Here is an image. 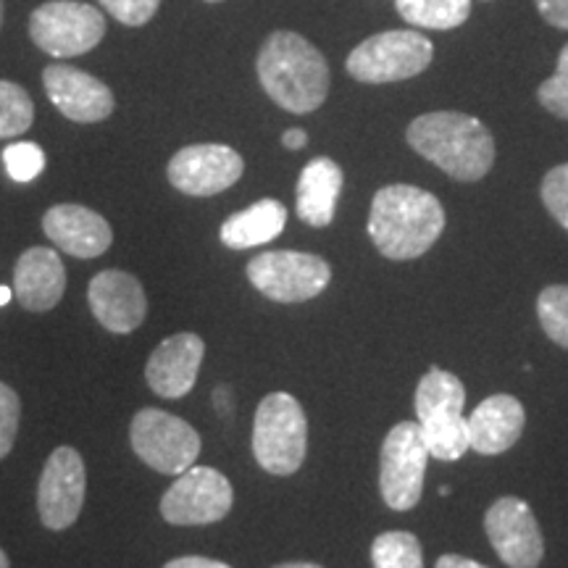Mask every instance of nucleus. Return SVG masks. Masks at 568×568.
Segmentation results:
<instances>
[{"label": "nucleus", "instance_id": "nucleus-13", "mask_svg": "<svg viewBox=\"0 0 568 568\" xmlns=\"http://www.w3.org/2000/svg\"><path fill=\"white\" fill-rule=\"evenodd\" d=\"M245 172V161L230 145H190L169 161V182L184 195L209 197L230 190Z\"/></svg>", "mask_w": 568, "mask_h": 568}, {"label": "nucleus", "instance_id": "nucleus-10", "mask_svg": "<svg viewBox=\"0 0 568 568\" xmlns=\"http://www.w3.org/2000/svg\"><path fill=\"white\" fill-rule=\"evenodd\" d=\"M230 479L211 466H190L161 497V516L174 527H205L232 510Z\"/></svg>", "mask_w": 568, "mask_h": 568}, {"label": "nucleus", "instance_id": "nucleus-2", "mask_svg": "<svg viewBox=\"0 0 568 568\" xmlns=\"http://www.w3.org/2000/svg\"><path fill=\"white\" fill-rule=\"evenodd\" d=\"M406 138L418 155L435 163L453 180L477 182L495 163L493 134L468 113H424L410 122Z\"/></svg>", "mask_w": 568, "mask_h": 568}, {"label": "nucleus", "instance_id": "nucleus-7", "mask_svg": "<svg viewBox=\"0 0 568 568\" xmlns=\"http://www.w3.org/2000/svg\"><path fill=\"white\" fill-rule=\"evenodd\" d=\"M130 439L142 464L174 477L195 466L201 456V435L193 426L159 408H145L132 418Z\"/></svg>", "mask_w": 568, "mask_h": 568}, {"label": "nucleus", "instance_id": "nucleus-18", "mask_svg": "<svg viewBox=\"0 0 568 568\" xmlns=\"http://www.w3.org/2000/svg\"><path fill=\"white\" fill-rule=\"evenodd\" d=\"M42 230H45L48 240L55 247L74 255V258H98L113 243L111 224L105 222L101 213L77 203L53 205L42 216Z\"/></svg>", "mask_w": 568, "mask_h": 568}, {"label": "nucleus", "instance_id": "nucleus-22", "mask_svg": "<svg viewBox=\"0 0 568 568\" xmlns=\"http://www.w3.org/2000/svg\"><path fill=\"white\" fill-rule=\"evenodd\" d=\"M284 224H287V209L280 201L264 197V201L253 203L251 209L226 219L222 224V243L232 251L266 245L274 237H280Z\"/></svg>", "mask_w": 568, "mask_h": 568}, {"label": "nucleus", "instance_id": "nucleus-24", "mask_svg": "<svg viewBox=\"0 0 568 568\" xmlns=\"http://www.w3.org/2000/svg\"><path fill=\"white\" fill-rule=\"evenodd\" d=\"M374 568H424L422 542L410 531H385L372 545Z\"/></svg>", "mask_w": 568, "mask_h": 568}, {"label": "nucleus", "instance_id": "nucleus-21", "mask_svg": "<svg viewBox=\"0 0 568 568\" xmlns=\"http://www.w3.org/2000/svg\"><path fill=\"white\" fill-rule=\"evenodd\" d=\"M343 190V169L332 159H314L297 180V216L308 226H329Z\"/></svg>", "mask_w": 568, "mask_h": 568}, {"label": "nucleus", "instance_id": "nucleus-5", "mask_svg": "<svg viewBox=\"0 0 568 568\" xmlns=\"http://www.w3.org/2000/svg\"><path fill=\"white\" fill-rule=\"evenodd\" d=\"M308 422L303 406L287 393L264 397L253 426V456L258 466L276 477H290L305 460Z\"/></svg>", "mask_w": 568, "mask_h": 568}, {"label": "nucleus", "instance_id": "nucleus-23", "mask_svg": "<svg viewBox=\"0 0 568 568\" xmlns=\"http://www.w3.org/2000/svg\"><path fill=\"white\" fill-rule=\"evenodd\" d=\"M395 9L422 30H456L468 19L471 0H395Z\"/></svg>", "mask_w": 568, "mask_h": 568}, {"label": "nucleus", "instance_id": "nucleus-6", "mask_svg": "<svg viewBox=\"0 0 568 568\" xmlns=\"http://www.w3.org/2000/svg\"><path fill=\"white\" fill-rule=\"evenodd\" d=\"M435 48L414 30H389L361 42L347 55V74L366 84L410 80L432 63Z\"/></svg>", "mask_w": 568, "mask_h": 568}, {"label": "nucleus", "instance_id": "nucleus-1", "mask_svg": "<svg viewBox=\"0 0 568 568\" xmlns=\"http://www.w3.org/2000/svg\"><path fill=\"white\" fill-rule=\"evenodd\" d=\"M445 230L443 203L414 184H389L372 201L368 237L393 261L418 258Z\"/></svg>", "mask_w": 568, "mask_h": 568}, {"label": "nucleus", "instance_id": "nucleus-16", "mask_svg": "<svg viewBox=\"0 0 568 568\" xmlns=\"http://www.w3.org/2000/svg\"><path fill=\"white\" fill-rule=\"evenodd\" d=\"M88 301L92 316L109 332L130 335L148 316V301L142 284L132 274L109 268L90 282Z\"/></svg>", "mask_w": 568, "mask_h": 568}, {"label": "nucleus", "instance_id": "nucleus-27", "mask_svg": "<svg viewBox=\"0 0 568 568\" xmlns=\"http://www.w3.org/2000/svg\"><path fill=\"white\" fill-rule=\"evenodd\" d=\"M3 166L13 182H32L45 169V153L34 142H13L3 151Z\"/></svg>", "mask_w": 568, "mask_h": 568}, {"label": "nucleus", "instance_id": "nucleus-19", "mask_svg": "<svg viewBox=\"0 0 568 568\" xmlns=\"http://www.w3.org/2000/svg\"><path fill=\"white\" fill-rule=\"evenodd\" d=\"M527 414L514 395H493L468 416V447L481 456H497L518 443Z\"/></svg>", "mask_w": 568, "mask_h": 568}, {"label": "nucleus", "instance_id": "nucleus-17", "mask_svg": "<svg viewBox=\"0 0 568 568\" xmlns=\"http://www.w3.org/2000/svg\"><path fill=\"white\" fill-rule=\"evenodd\" d=\"M205 355V343L193 332H182L155 347L145 366V379L155 395L184 397L195 387L197 372H201Z\"/></svg>", "mask_w": 568, "mask_h": 568}, {"label": "nucleus", "instance_id": "nucleus-38", "mask_svg": "<svg viewBox=\"0 0 568 568\" xmlns=\"http://www.w3.org/2000/svg\"><path fill=\"white\" fill-rule=\"evenodd\" d=\"M274 568H322L316 564H282V566H274Z\"/></svg>", "mask_w": 568, "mask_h": 568}, {"label": "nucleus", "instance_id": "nucleus-34", "mask_svg": "<svg viewBox=\"0 0 568 568\" xmlns=\"http://www.w3.org/2000/svg\"><path fill=\"white\" fill-rule=\"evenodd\" d=\"M435 568H487V566H481L477 560L464 558V556H443L437 560Z\"/></svg>", "mask_w": 568, "mask_h": 568}, {"label": "nucleus", "instance_id": "nucleus-14", "mask_svg": "<svg viewBox=\"0 0 568 568\" xmlns=\"http://www.w3.org/2000/svg\"><path fill=\"white\" fill-rule=\"evenodd\" d=\"M489 542L510 568H537L545 556L542 531L529 503L518 497H500L485 516Z\"/></svg>", "mask_w": 568, "mask_h": 568}, {"label": "nucleus", "instance_id": "nucleus-11", "mask_svg": "<svg viewBox=\"0 0 568 568\" xmlns=\"http://www.w3.org/2000/svg\"><path fill=\"white\" fill-rule=\"evenodd\" d=\"M426 458H429V450H426L416 422H400L389 429L385 445H382L379 468V489L389 508H416L424 493Z\"/></svg>", "mask_w": 568, "mask_h": 568}, {"label": "nucleus", "instance_id": "nucleus-4", "mask_svg": "<svg viewBox=\"0 0 568 568\" xmlns=\"http://www.w3.org/2000/svg\"><path fill=\"white\" fill-rule=\"evenodd\" d=\"M466 389L456 374L429 368L416 387V416L422 439L432 458L458 460L468 447Z\"/></svg>", "mask_w": 568, "mask_h": 568}, {"label": "nucleus", "instance_id": "nucleus-31", "mask_svg": "<svg viewBox=\"0 0 568 568\" xmlns=\"http://www.w3.org/2000/svg\"><path fill=\"white\" fill-rule=\"evenodd\" d=\"M101 3L103 9L116 21H122V24L142 27L155 17L161 0H101Z\"/></svg>", "mask_w": 568, "mask_h": 568}, {"label": "nucleus", "instance_id": "nucleus-3", "mask_svg": "<svg viewBox=\"0 0 568 568\" xmlns=\"http://www.w3.org/2000/svg\"><path fill=\"white\" fill-rule=\"evenodd\" d=\"M258 80L276 105L311 113L326 101L329 67L308 40L295 32H274L258 53Z\"/></svg>", "mask_w": 568, "mask_h": 568}, {"label": "nucleus", "instance_id": "nucleus-12", "mask_svg": "<svg viewBox=\"0 0 568 568\" xmlns=\"http://www.w3.org/2000/svg\"><path fill=\"white\" fill-rule=\"evenodd\" d=\"M84 487H88V474L80 453L69 445L55 447L45 460L38 485L40 521L53 531L69 529L80 518Z\"/></svg>", "mask_w": 568, "mask_h": 568}, {"label": "nucleus", "instance_id": "nucleus-29", "mask_svg": "<svg viewBox=\"0 0 568 568\" xmlns=\"http://www.w3.org/2000/svg\"><path fill=\"white\" fill-rule=\"evenodd\" d=\"M542 201L556 222L568 230V163L556 166L542 180Z\"/></svg>", "mask_w": 568, "mask_h": 568}, {"label": "nucleus", "instance_id": "nucleus-39", "mask_svg": "<svg viewBox=\"0 0 568 568\" xmlns=\"http://www.w3.org/2000/svg\"><path fill=\"white\" fill-rule=\"evenodd\" d=\"M0 568H11V560H9V556H6V552H3V548H0Z\"/></svg>", "mask_w": 568, "mask_h": 568}, {"label": "nucleus", "instance_id": "nucleus-8", "mask_svg": "<svg viewBox=\"0 0 568 568\" xmlns=\"http://www.w3.org/2000/svg\"><path fill=\"white\" fill-rule=\"evenodd\" d=\"M30 34L34 45L53 59H74L103 40L105 21L103 13L90 3L51 0L32 11Z\"/></svg>", "mask_w": 568, "mask_h": 568}, {"label": "nucleus", "instance_id": "nucleus-32", "mask_svg": "<svg viewBox=\"0 0 568 568\" xmlns=\"http://www.w3.org/2000/svg\"><path fill=\"white\" fill-rule=\"evenodd\" d=\"M535 3L548 24L568 30V0H535Z\"/></svg>", "mask_w": 568, "mask_h": 568}, {"label": "nucleus", "instance_id": "nucleus-41", "mask_svg": "<svg viewBox=\"0 0 568 568\" xmlns=\"http://www.w3.org/2000/svg\"><path fill=\"white\" fill-rule=\"evenodd\" d=\"M209 3H219V0H209Z\"/></svg>", "mask_w": 568, "mask_h": 568}, {"label": "nucleus", "instance_id": "nucleus-9", "mask_svg": "<svg viewBox=\"0 0 568 568\" xmlns=\"http://www.w3.org/2000/svg\"><path fill=\"white\" fill-rule=\"evenodd\" d=\"M247 280L258 293L276 303H303L322 295L332 280L324 258L297 251L261 253L247 264Z\"/></svg>", "mask_w": 568, "mask_h": 568}, {"label": "nucleus", "instance_id": "nucleus-35", "mask_svg": "<svg viewBox=\"0 0 568 568\" xmlns=\"http://www.w3.org/2000/svg\"><path fill=\"white\" fill-rule=\"evenodd\" d=\"M284 148H290V151H301V148H305V142H308V134H305L303 130H287L284 132Z\"/></svg>", "mask_w": 568, "mask_h": 568}, {"label": "nucleus", "instance_id": "nucleus-26", "mask_svg": "<svg viewBox=\"0 0 568 568\" xmlns=\"http://www.w3.org/2000/svg\"><path fill=\"white\" fill-rule=\"evenodd\" d=\"M537 316L552 343L568 347V284H552L539 293Z\"/></svg>", "mask_w": 568, "mask_h": 568}, {"label": "nucleus", "instance_id": "nucleus-33", "mask_svg": "<svg viewBox=\"0 0 568 568\" xmlns=\"http://www.w3.org/2000/svg\"><path fill=\"white\" fill-rule=\"evenodd\" d=\"M163 568H232L222 564V560H213V558H203V556H184V558H174L169 560Z\"/></svg>", "mask_w": 568, "mask_h": 568}, {"label": "nucleus", "instance_id": "nucleus-40", "mask_svg": "<svg viewBox=\"0 0 568 568\" xmlns=\"http://www.w3.org/2000/svg\"><path fill=\"white\" fill-rule=\"evenodd\" d=\"M0 24H3V0H0Z\"/></svg>", "mask_w": 568, "mask_h": 568}, {"label": "nucleus", "instance_id": "nucleus-25", "mask_svg": "<svg viewBox=\"0 0 568 568\" xmlns=\"http://www.w3.org/2000/svg\"><path fill=\"white\" fill-rule=\"evenodd\" d=\"M34 122L32 98L17 82L0 80V140L19 138Z\"/></svg>", "mask_w": 568, "mask_h": 568}, {"label": "nucleus", "instance_id": "nucleus-37", "mask_svg": "<svg viewBox=\"0 0 568 568\" xmlns=\"http://www.w3.org/2000/svg\"><path fill=\"white\" fill-rule=\"evenodd\" d=\"M11 297H13L11 287H0V308H3V305H9Z\"/></svg>", "mask_w": 568, "mask_h": 568}, {"label": "nucleus", "instance_id": "nucleus-36", "mask_svg": "<svg viewBox=\"0 0 568 568\" xmlns=\"http://www.w3.org/2000/svg\"><path fill=\"white\" fill-rule=\"evenodd\" d=\"M213 397H216V408L222 410V414H226V408H230V403H232L230 389H226V387H219V389H216V395H213Z\"/></svg>", "mask_w": 568, "mask_h": 568}, {"label": "nucleus", "instance_id": "nucleus-30", "mask_svg": "<svg viewBox=\"0 0 568 568\" xmlns=\"http://www.w3.org/2000/svg\"><path fill=\"white\" fill-rule=\"evenodd\" d=\"M19 418H21L19 395L13 393L9 385L0 382V458L9 456L13 443H17Z\"/></svg>", "mask_w": 568, "mask_h": 568}, {"label": "nucleus", "instance_id": "nucleus-15", "mask_svg": "<svg viewBox=\"0 0 568 568\" xmlns=\"http://www.w3.org/2000/svg\"><path fill=\"white\" fill-rule=\"evenodd\" d=\"M51 103L63 116L80 124H95L113 113V92L88 71L53 63L42 74Z\"/></svg>", "mask_w": 568, "mask_h": 568}, {"label": "nucleus", "instance_id": "nucleus-20", "mask_svg": "<svg viewBox=\"0 0 568 568\" xmlns=\"http://www.w3.org/2000/svg\"><path fill=\"white\" fill-rule=\"evenodd\" d=\"M63 290H67V268L61 255L51 247H30L17 261L13 272V293L27 311H51L59 305Z\"/></svg>", "mask_w": 568, "mask_h": 568}, {"label": "nucleus", "instance_id": "nucleus-28", "mask_svg": "<svg viewBox=\"0 0 568 568\" xmlns=\"http://www.w3.org/2000/svg\"><path fill=\"white\" fill-rule=\"evenodd\" d=\"M539 103L560 119H568V45L558 55V69L548 82L539 84Z\"/></svg>", "mask_w": 568, "mask_h": 568}]
</instances>
